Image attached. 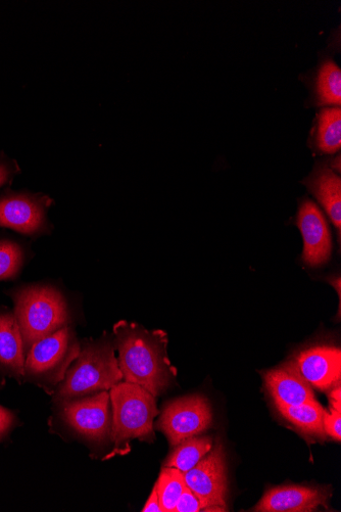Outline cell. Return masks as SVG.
<instances>
[{"label": "cell", "mask_w": 341, "mask_h": 512, "mask_svg": "<svg viewBox=\"0 0 341 512\" xmlns=\"http://www.w3.org/2000/svg\"><path fill=\"white\" fill-rule=\"evenodd\" d=\"M310 192L325 209L332 223L337 228L338 240L341 231V178L326 165L316 166L313 173L305 180Z\"/></svg>", "instance_id": "obj_15"}, {"label": "cell", "mask_w": 341, "mask_h": 512, "mask_svg": "<svg viewBox=\"0 0 341 512\" xmlns=\"http://www.w3.org/2000/svg\"><path fill=\"white\" fill-rule=\"evenodd\" d=\"M302 377L319 391L340 386L341 350L330 345L313 346L299 352L294 360Z\"/></svg>", "instance_id": "obj_11"}, {"label": "cell", "mask_w": 341, "mask_h": 512, "mask_svg": "<svg viewBox=\"0 0 341 512\" xmlns=\"http://www.w3.org/2000/svg\"><path fill=\"white\" fill-rule=\"evenodd\" d=\"M297 225L304 240V263L310 267L326 264L332 252L330 228L323 212L313 201L305 199L301 203Z\"/></svg>", "instance_id": "obj_10"}, {"label": "cell", "mask_w": 341, "mask_h": 512, "mask_svg": "<svg viewBox=\"0 0 341 512\" xmlns=\"http://www.w3.org/2000/svg\"><path fill=\"white\" fill-rule=\"evenodd\" d=\"M11 296L26 353L37 341L71 324L72 317L67 299L56 287L24 286L14 290Z\"/></svg>", "instance_id": "obj_3"}, {"label": "cell", "mask_w": 341, "mask_h": 512, "mask_svg": "<svg viewBox=\"0 0 341 512\" xmlns=\"http://www.w3.org/2000/svg\"><path fill=\"white\" fill-rule=\"evenodd\" d=\"M122 381L114 341L107 334L81 345L80 354L68 369L55 398L64 403L109 391Z\"/></svg>", "instance_id": "obj_2"}, {"label": "cell", "mask_w": 341, "mask_h": 512, "mask_svg": "<svg viewBox=\"0 0 341 512\" xmlns=\"http://www.w3.org/2000/svg\"><path fill=\"white\" fill-rule=\"evenodd\" d=\"M203 511V504L199 497L189 488L185 487L174 512H200Z\"/></svg>", "instance_id": "obj_22"}, {"label": "cell", "mask_w": 341, "mask_h": 512, "mask_svg": "<svg viewBox=\"0 0 341 512\" xmlns=\"http://www.w3.org/2000/svg\"><path fill=\"white\" fill-rule=\"evenodd\" d=\"M317 148L325 154H335L341 147V111L339 107L323 109L316 128Z\"/></svg>", "instance_id": "obj_18"}, {"label": "cell", "mask_w": 341, "mask_h": 512, "mask_svg": "<svg viewBox=\"0 0 341 512\" xmlns=\"http://www.w3.org/2000/svg\"><path fill=\"white\" fill-rule=\"evenodd\" d=\"M81 351V344L71 325L47 336L29 349L25 377L47 386L60 385Z\"/></svg>", "instance_id": "obj_5"}, {"label": "cell", "mask_w": 341, "mask_h": 512, "mask_svg": "<svg viewBox=\"0 0 341 512\" xmlns=\"http://www.w3.org/2000/svg\"><path fill=\"white\" fill-rule=\"evenodd\" d=\"M330 404L331 408L337 411H341V389L340 386L333 388L330 393Z\"/></svg>", "instance_id": "obj_27"}, {"label": "cell", "mask_w": 341, "mask_h": 512, "mask_svg": "<svg viewBox=\"0 0 341 512\" xmlns=\"http://www.w3.org/2000/svg\"><path fill=\"white\" fill-rule=\"evenodd\" d=\"M54 203L52 198L40 193L7 191L0 197V227L29 238L50 235L53 225L47 213Z\"/></svg>", "instance_id": "obj_6"}, {"label": "cell", "mask_w": 341, "mask_h": 512, "mask_svg": "<svg viewBox=\"0 0 341 512\" xmlns=\"http://www.w3.org/2000/svg\"><path fill=\"white\" fill-rule=\"evenodd\" d=\"M213 445L214 441L210 437L189 438L175 447L164 467L177 469L184 474L196 467L210 452Z\"/></svg>", "instance_id": "obj_17"}, {"label": "cell", "mask_w": 341, "mask_h": 512, "mask_svg": "<svg viewBox=\"0 0 341 512\" xmlns=\"http://www.w3.org/2000/svg\"><path fill=\"white\" fill-rule=\"evenodd\" d=\"M62 404L65 423L78 435L99 444L111 438V398L108 391Z\"/></svg>", "instance_id": "obj_9"}, {"label": "cell", "mask_w": 341, "mask_h": 512, "mask_svg": "<svg viewBox=\"0 0 341 512\" xmlns=\"http://www.w3.org/2000/svg\"><path fill=\"white\" fill-rule=\"evenodd\" d=\"M331 492L326 487L300 485L269 489L253 508L257 512H312L326 507Z\"/></svg>", "instance_id": "obj_12"}, {"label": "cell", "mask_w": 341, "mask_h": 512, "mask_svg": "<svg viewBox=\"0 0 341 512\" xmlns=\"http://www.w3.org/2000/svg\"><path fill=\"white\" fill-rule=\"evenodd\" d=\"M316 99L319 105L340 106L341 71L332 61L324 62L316 79Z\"/></svg>", "instance_id": "obj_19"}, {"label": "cell", "mask_w": 341, "mask_h": 512, "mask_svg": "<svg viewBox=\"0 0 341 512\" xmlns=\"http://www.w3.org/2000/svg\"><path fill=\"white\" fill-rule=\"evenodd\" d=\"M324 432L333 440L340 442L341 440V411L335 409L326 412L324 418Z\"/></svg>", "instance_id": "obj_23"}, {"label": "cell", "mask_w": 341, "mask_h": 512, "mask_svg": "<svg viewBox=\"0 0 341 512\" xmlns=\"http://www.w3.org/2000/svg\"><path fill=\"white\" fill-rule=\"evenodd\" d=\"M19 171V166L15 161L0 157V188L11 182Z\"/></svg>", "instance_id": "obj_24"}, {"label": "cell", "mask_w": 341, "mask_h": 512, "mask_svg": "<svg viewBox=\"0 0 341 512\" xmlns=\"http://www.w3.org/2000/svg\"><path fill=\"white\" fill-rule=\"evenodd\" d=\"M114 335L124 382L138 385L155 397L174 385L177 370L168 357V335L164 331H149L121 320L114 325Z\"/></svg>", "instance_id": "obj_1"}, {"label": "cell", "mask_w": 341, "mask_h": 512, "mask_svg": "<svg viewBox=\"0 0 341 512\" xmlns=\"http://www.w3.org/2000/svg\"><path fill=\"white\" fill-rule=\"evenodd\" d=\"M27 260L26 249L12 240H0V281L16 278Z\"/></svg>", "instance_id": "obj_21"}, {"label": "cell", "mask_w": 341, "mask_h": 512, "mask_svg": "<svg viewBox=\"0 0 341 512\" xmlns=\"http://www.w3.org/2000/svg\"><path fill=\"white\" fill-rule=\"evenodd\" d=\"M14 422L13 414L3 407H0V437H2Z\"/></svg>", "instance_id": "obj_25"}, {"label": "cell", "mask_w": 341, "mask_h": 512, "mask_svg": "<svg viewBox=\"0 0 341 512\" xmlns=\"http://www.w3.org/2000/svg\"><path fill=\"white\" fill-rule=\"evenodd\" d=\"M110 398L112 456L128 453L133 440L155 441L154 422L159 410L154 395L138 385L122 381L110 390Z\"/></svg>", "instance_id": "obj_4"}, {"label": "cell", "mask_w": 341, "mask_h": 512, "mask_svg": "<svg viewBox=\"0 0 341 512\" xmlns=\"http://www.w3.org/2000/svg\"><path fill=\"white\" fill-rule=\"evenodd\" d=\"M26 354L15 314L0 311V368L19 379L24 378Z\"/></svg>", "instance_id": "obj_14"}, {"label": "cell", "mask_w": 341, "mask_h": 512, "mask_svg": "<svg viewBox=\"0 0 341 512\" xmlns=\"http://www.w3.org/2000/svg\"><path fill=\"white\" fill-rule=\"evenodd\" d=\"M185 485L203 504V511H226L228 494L227 464L223 445L218 441L190 471L183 474Z\"/></svg>", "instance_id": "obj_8"}, {"label": "cell", "mask_w": 341, "mask_h": 512, "mask_svg": "<svg viewBox=\"0 0 341 512\" xmlns=\"http://www.w3.org/2000/svg\"><path fill=\"white\" fill-rule=\"evenodd\" d=\"M142 512H163L156 488H154L150 498L146 501Z\"/></svg>", "instance_id": "obj_26"}, {"label": "cell", "mask_w": 341, "mask_h": 512, "mask_svg": "<svg viewBox=\"0 0 341 512\" xmlns=\"http://www.w3.org/2000/svg\"><path fill=\"white\" fill-rule=\"evenodd\" d=\"M213 422L212 407L202 395H191L168 402L156 428L175 448L183 441L207 431Z\"/></svg>", "instance_id": "obj_7"}, {"label": "cell", "mask_w": 341, "mask_h": 512, "mask_svg": "<svg viewBox=\"0 0 341 512\" xmlns=\"http://www.w3.org/2000/svg\"><path fill=\"white\" fill-rule=\"evenodd\" d=\"M264 380L276 407L298 406L315 400L313 388L292 361L267 371Z\"/></svg>", "instance_id": "obj_13"}, {"label": "cell", "mask_w": 341, "mask_h": 512, "mask_svg": "<svg viewBox=\"0 0 341 512\" xmlns=\"http://www.w3.org/2000/svg\"><path fill=\"white\" fill-rule=\"evenodd\" d=\"M280 414L290 424L312 435H325L324 418L326 411L315 399L298 406H278Z\"/></svg>", "instance_id": "obj_16"}, {"label": "cell", "mask_w": 341, "mask_h": 512, "mask_svg": "<svg viewBox=\"0 0 341 512\" xmlns=\"http://www.w3.org/2000/svg\"><path fill=\"white\" fill-rule=\"evenodd\" d=\"M185 487L183 473L164 467L155 485L163 512H174Z\"/></svg>", "instance_id": "obj_20"}]
</instances>
